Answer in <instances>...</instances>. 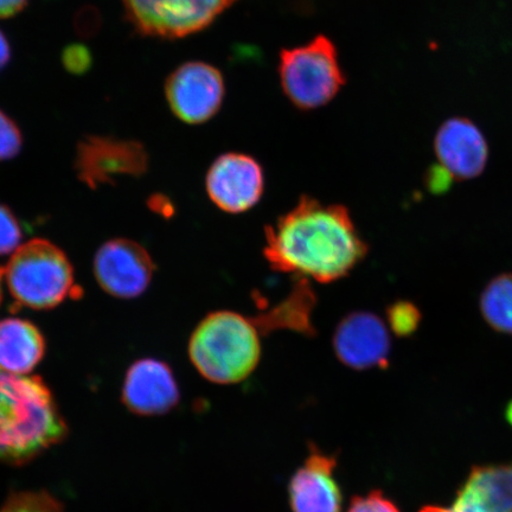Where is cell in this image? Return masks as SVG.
<instances>
[{"instance_id": "5bb4252c", "label": "cell", "mask_w": 512, "mask_h": 512, "mask_svg": "<svg viewBox=\"0 0 512 512\" xmlns=\"http://www.w3.org/2000/svg\"><path fill=\"white\" fill-rule=\"evenodd\" d=\"M76 166L80 177L95 185L117 175H142L147 153L132 140L88 137L79 144Z\"/></svg>"}, {"instance_id": "4fadbf2b", "label": "cell", "mask_w": 512, "mask_h": 512, "mask_svg": "<svg viewBox=\"0 0 512 512\" xmlns=\"http://www.w3.org/2000/svg\"><path fill=\"white\" fill-rule=\"evenodd\" d=\"M337 460L310 448L309 457L288 485L293 512H342V490L335 478Z\"/></svg>"}, {"instance_id": "7a4b0ae2", "label": "cell", "mask_w": 512, "mask_h": 512, "mask_svg": "<svg viewBox=\"0 0 512 512\" xmlns=\"http://www.w3.org/2000/svg\"><path fill=\"white\" fill-rule=\"evenodd\" d=\"M67 435V422L41 377L0 370V462L28 464Z\"/></svg>"}, {"instance_id": "ffe728a7", "label": "cell", "mask_w": 512, "mask_h": 512, "mask_svg": "<svg viewBox=\"0 0 512 512\" xmlns=\"http://www.w3.org/2000/svg\"><path fill=\"white\" fill-rule=\"evenodd\" d=\"M421 312L409 302H398L388 307L387 324L390 332L401 337L411 336L418 330Z\"/></svg>"}, {"instance_id": "d4e9b609", "label": "cell", "mask_w": 512, "mask_h": 512, "mask_svg": "<svg viewBox=\"0 0 512 512\" xmlns=\"http://www.w3.org/2000/svg\"><path fill=\"white\" fill-rule=\"evenodd\" d=\"M428 187L435 192L444 191L450 188L454 178L450 172L446 171L443 166H435L427 176Z\"/></svg>"}, {"instance_id": "52a82bcc", "label": "cell", "mask_w": 512, "mask_h": 512, "mask_svg": "<svg viewBox=\"0 0 512 512\" xmlns=\"http://www.w3.org/2000/svg\"><path fill=\"white\" fill-rule=\"evenodd\" d=\"M166 100L172 113L189 125L207 123L220 112L226 82L220 69L202 61L179 66L165 83Z\"/></svg>"}, {"instance_id": "484cf974", "label": "cell", "mask_w": 512, "mask_h": 512, "mask_svg": "<svg viewBox=\"0 0 512 512\" xmlns=\"http://www.w3.org/2000/svg\"><path fill=\"white\" fill-rule=\"evenodd\" d=\"M27 4L28 0H0V18L16 16Z\"/></svg>"}, {"instance_id": "9c48e42d", "label": "cell", "mask_w": 512, "mask_h": 512, "mask_svg": "<svg viewBox=\"0 0 512 512\" xmlns=\"http://www.w3.org/2000/svg\"><path fill=\"white\" fill-rule=\"evenodd\" d=\"M155 270L151 255L132 240L107 241L95 254V279L102 290L115 298L142 296L149 288Z\"/></svg>"}, {"instance_id": "3957f363", "label": "cell", "mask_w": 512, "mask_h": 512, "mask_svg": "<svg viewBox=\"0 0 512 512\" xmlns=\"http://www.w3.org/2000/svg\"><path fill=\"white\" fill-rule=\"evenodd\" d=\"M261 332L254 318L229 310L211 312L192 332L190 361L210 382L245 381L261 360Z\"/></svg>"}, {"instance_id": "e0dca14e", "label": "cell", "mask_w": 512, "mask_h": 512, "mask_svg": "<svg viewBox=\"0 0 512 512\" xmlns=\"http://www.w3.org/2000/svg\"><path fill=\"white\" fill-rule=\"evenodd\" d=\"M309 280L300 279L288 297L273 307L266 315L254 318L262 332L273 330H291L300 334L312 335V312L315 307V296Z\"/></svg>"}, {"instance_id": "8992f818", "label": "cell", "mask_w": 512, "mask_h": 512, "mask_svg": "<svg viewBox=\"0 0 512 512\" xmlns=\"http://www.w3.org/2000/svg\"><path fill=\"white\" fill-rule=\"evenodd\" d=\"M238 0H123L140 35L178 40L206 30Z\"/></svg>"}, {"instance_id": "44dd1931", "label": "cell", "mask_w": 512, "mask_h": 512, "mask_svg": "<svg viewBox=\"0 0 512 512\" xmlns=\"http://www.w3.org/2000/svg\"><path fill=\"white\" fill-rule=\"evenodd\" d=\"M23 230L17 217L0 204V255L14 254L22 246Z\"/></svg>"}, {"instance_id": "5b68a950", "label": "cell", "mask_w": 512, "mask_h": 512, "mask_svg": "<svg viewBox=\"0 0 512 512\" xmlns=\"http://www.w3.org/2000/svg\"><path fill=\"white\" fill-rule=\"evenodd\" d=\"M11 296L34 310H49L67 299L74 271L67 255L43 239L23 243L3 271Z\"/></svg>"}, {"instance_id": "83f0119b", "label": "cell", "mask_w": 512, "mask_h": 512, "mask_svg": "<svg viewBox=\"0 0 512 512\" xmlns=\"http://www.w3.org/2000/svg\"><path fill=\"white\" fill-rule=\"evenodd\" d=\"M11 59V48L8 38L0 30V72L8 66Z\"/></svg>"}, {"instance_id": "f1b7e54d", "label": "cell", "mask_w": 512, "mask_h": 512, "mask_svg": "<svg viewBox=\"0 0 512 512\" xmlns=\"http://www.w3.org/2000/svg\"><path fill=\"white\" fill-rule=\"evenodd\" d=\"M505 419L509 422L512 427V400L509 402L507 409H505Z\"/></svg>"}, {"instance_id": "4316f807", "label": "cell", "mask_w": 512, "mask_h": 512, "mask_svg": "<svg viewBox=\"0 0 512 512\" xmlns=\"http://www.w3.org/2000/svg\"><path fill=\"white\" fill-rule=\"evenodd\" d=\"M420 512H479L475 508L472 507L471 504L463 501V499L456 498V501L452 504L450 508H441V507H425L420 510Z\"/></svg>"}, {"instance_id": "d6986e66", "label": "cell", "mask_w": 512, "mask_h": 512, "mask_svg": "<svg viewBox=\"0 0 512 512\" xmlns=\"http://www.w3.org/2000/svg\"><path fill=\"white\" fill-rule=\"evenodd\" d=\"M0 512H66L62 503L48 491L14 492Z\"/></svg>"}, {"instance_id": "7402d4cb", "label": "cell", "mask_w": 512, "mask_h": 512, "mask_svg": "<svg viewBox=\"0 0 512 512\" xmlns=\"http://www.w3.org/2000/svg\"><path fill=\"white\" fill-rule=\"evenodd\" d=\"M23 146L22 132L15 121L0 111V162L15 158Z\"/></svg>"}, {"instance_id": "277c9868", "label": "cell", "mask_w": 512, "mask_h": 512, "mask_svg": "<svg viewBox=\"0 0 512 512\" xmlns=\"http://www.w3.org/2000/svg\"><path fill=\"white\" fill-rule=\"evenodd\" d=\"M278 74L286 98L300 111L330 104L347 83L335 43L325 35L281 50Z\"/></svg>"}, {"instance_id": "6da1fadb", "label": "cell", "mask_w": 512, "mask_h": 512, "mask_svg": "<svg viewBox=\"0 0 512 512\" xmlns=\"http://www.w3.org/2000/svg\"><path fill=\"white\" fill-rule=\"evenodd\" d=\"M265 240L274 271L322 284L347 277L368 254L347 208L307 196L265 229Z\"/></svg>"}, {"instance_id": "8fae6325", "label": "cell", "mask_w": 512, "mask_h": 512, "mask_svg": "<svg viewBox=\"0 0 512 512\" xmlns=\"http://www.w3.org/2000/svg\"><path fill=\"white\" fill-rule=\"evenodd\" d=\"M121 399L134 414L158 416L172 411L181 400V393L169 364L143 358L128 368Z\"/></svg>"}, {"instance_id": "cb8c5ba5", "label": "cell", "mask_w": 512, "mask_h": 512, "mask_svg": "<svg viewBox=\"0 0 512 512\" xmlns=\"http://www.w3.org/2000/svg\"><path fill=\"white\" fill-rule=\"evenodd\" d=\"M62 62L68 72L76 75L85 74L92 67V54L83 44H72L64 49Z\"/></svg>"}, {"instance_id": "7c38bea8", "label": "cell", "mask_w": 512, "mask_h": 512, "mask_svg": "<svg viewBox=\"0 0 512 512\" xmlns=\"http://www.w3.org/2000/svg\"><path fill=\"white\" fill-rule=\"evenodd\" d=\"M434 152L439 165L458 181L482 175L489 160V145L483 132L462 117L448 119L439 127Z\"/></svg>"}, {"instance_id": "f546056e", "label": "cell", "mask_w": 512, "mask_h": 512, "mask_svg": "<svg viewBox=\"0 0 512 512\" xmlns=\"http://www.w3.org/2000/svg\"><path fill=\"white\" fill-rule=\"evenodd\" d=\"M3 271H0V279H2ZM2 284V283H0ZM0 300H2V288H0Z\"/></svg>"}, {"instance_id": "603a6c76", "label": "cell", "mask_w": 512, "mask_h": 512, "mask_svg": "<svg viewBox=\"0 0 512 512\" xmlns=\"http://www.w3.org/2000/svg\"><path fill=\"white\" fill-rule=\"evenodd\" d=\"M348 512H401L392 499L382 491H371L366 496L352 499Z\"/></svg>"}, {"instance_id": "30bf717a", "label": "cell", "mask_w": 512, "mask_h": 512, "mask_svg": "<svg viewBox=\"0 0 512 512\" xmlns=\"http://www.w3.org/2000/svg\"><path fill=\"white\" fill-rule=\"evenodd\" d=\"M332 345L345 367L370 370L388 366L392 338L382 318L373 312L358 311L345 316L337 325Z\"/></svg>"}, {"instance_id": "9a60e30c", "label": "cell", "mask_w": 512, "mask_h": 512, "mask_svg": "<svg viewBox=\"0 0 512 512\" xmlns=\"http://www.w3.org/2000/svg\"><path fill=\"white\" fill-rule=\"evenodd\" d=\"M46 354V339L36 325L22 318L0 322V370L29 375Z\"/></svg>"}, {"instance_id": "ba28073f", "label": "cell", "mask_w": 512, "mask_h": 512, "mask_svg": "<svg viewBox=\"0 0 512 512\" xmlns=\"http://www.w3.org/2000/svg\"><path fill=\"white\" fill-rule=\"evenodd\" d=\"M206 190L210 201L224 213H246L264 196L265 172L258 160L246 153H223L210 165Z\"/></svg>"}, {"instance_id": "ac0fdd59", "label": "cell", "mask_w": 512, "mask_h": 512, "mask_svg": "<svg viewBox=\"0 0 512 512\" xmlns=\"http://www.w3.org/2000/svg\"><path fill=\"white\" fill-rule=\"evenodd\" d=\"M479 306L485 322L492 329L512 335V273L492 279L480 296Z\"/></svg>"}, {"instance_id": "2e32d148", "label": "cell", "mask_w": 512, "mask_h": 512, "mask_svg": "<svg viewBox=\"0 0 512 512\" xmlns=\"http://www.w3.org/2000/svg\"><path fill=\"white\" fill-rule=\"evenodd\" d=\"M457 497L479 512H512V464L473 467Z\"/></svg>"}]
</instances>
